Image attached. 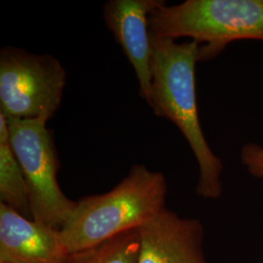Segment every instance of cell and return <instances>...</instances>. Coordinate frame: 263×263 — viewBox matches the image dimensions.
<instances>
[{
    "label": "cell",
    "mask_w": 263,
    "mask_h": 263,
    "mask_svg": "<svg viewBox=\"0 0 263 263\" xmlns=\"http://www.w3.org/2000/svg\"><path fill=\"white\" fill-rule=\"evenodd\" d=\"M152 104L155 115L174 123L188 141L199 166L197 194L216 199L222 192L221 160L211 149L199 119L195 67L200 62L196 41L177 43L151 35Z\"/></svg>",
    "instance_id": "obj_1"
},
{
    "label": "cell",
    "mask_w": 263,
    "mask_h": 263,
    "mask_svg": "<svg viewBox=\"0 0 263 263\" xmlns=\"http://www.w3.org/2000/svg\"><path fill=\"white\" fill-rule=\"evenodd\" d=\"M66 72L51 55L7 46L0 52V112L49 121L61 105Z\"/></svg>",
    "instance_id": "obj_5"
},
{
    "label": "cell",
    "mask_w": 263,
    "mask_h": 263,
    "mask_svg": "<svg viewBox=\"0 0 263 263\" xmlns=\"http://www.w3.org/2000/svg\"><path fill=\"white\" fill-rule=\"evenodd\" d=\"M138 263H209L204 229L195 218H182L165 208L139 228Z\"/></svg>",
    "instance_id": "obj_7"
},
{
    "label": "cell",
    "mask_w": 263,
    "mask_h": 263,
    "mask_svg": "<svg viewBox=\"0 0 263 263\" xmlns=\"http://www.w3.org/2000/svg\"><path fill=\"white\" fill-rule=\"evenodd\" d=\"M0 263H7V262H0Z\"/></svg>",
    "instance_id": "obj_12"
},
{
    "label": "cell",
    "mask_w": 263,
    "mask_h": 263,
    "mask_svg": "<svg viewBox=\"0 0 263 263\" xmlns=\"http://www.w3.org/2000/svg\"><path fill=\"white\" fill-rule=\"evenodd\" d=\"M151 35L192 38L200 45V62L218 56L229 43L263 41V0H186L166 2L148 18Z\"/></svg>",
    "instance_id": "obj_3"
},
{
    "label": "cell",
    "mask_w": 263,
    "mask_h": 263,
    "mask_svg": "<svg viewBox=\"0 0 263 263\" xmlns=\"http://www.w3.org/2000/svg\"><path fill=\"white\" fill-rule=\"evenodd\" d=\"M162 0H110L104 6V22L135 69L142 99L151 107V36L148 18Z\"/></svg>",
    "instance_id": "obj_6"
},
{
    "label": "cell",
    "mask_w": 263,
    "mask_h": 263,
    "mask_svg": "<svg viewBox=\"0 0 263 263\" xmlns=\"http://www.w3.org/2000/svg\"><path fill=\"white\" fill-rule=\"evenodd\" d=\"M240 157L248 172L255 178H263V147L257 143H246Z\"/></svg>",
    "instance_id": "obj_11"
},
{
    "label": "cell",
    "mask_w": 263,
    "mask_h": 263,
    "mask_svg": "<svg viewBox=\"0 0 263 263\" xmlns=\"http://www.w3.org/2000/svg\"><path fill=\"white\" fill-rule=\"evenodd\" d=\"M167 190L162 173L138 164L110 191L80 199L60 229L67 253L82 252L140 228L166 208Z\"/></svg>",
    "instance_id": "obj_2"
},
{
    "label": "cell",
    "mask_w": 263,
    "mask_h": 263,
    "mask_svg": "<svg viewBox=\"0 0 263 263\" xmlns=\"http://www.w3.org/2000/svg\"><path fill=\"white\" fill-rule=\"evenodd\" d=\"M0 203L32 219L28 186L11 147L6 116L0 112Z\"/></svg>",
    "instance_id": "obj_9"
},
{
    "label": "cell",
    "mask_w": 263,
    "mask_h": 263,
    "mask_svg": "<svg viewBox=\"0 0 263 263\" xmlns=\"http://www.w3.org/2000/svg\"><path fill=\"white\" fill-rule=\"evenodd\" d=\"M60 229L0 203V262L67 263Z\"/></svg>",
    "instance_id": "obj_8"
},
{
    "label": "cell",
    "mask_w": 263,
    "mask_h": 263,
    "mask_svg": "<svg viewBox=\"0 0 263 263\" xmlns=\"http://www.w3.org/2000/svg\"><path fill=\"white\" fill-rule=\"evenodd\" d=\"M139 228L115 236L102 244L70 254L67 263H138Z\"/></svg>",
    "instance_id": "obj_10"
},
{
    "label": "cell",
    "mask_w": 263,
    "mask_h": 263,
    "mask_svg": "<svg viewBox=\"0 0 263 263\" xmlns=\"http://www.w3.org/2000/svg\"><path fill=\"white\" fill-rule=\"evenodd\" d=\"M7 121L11 147L28 186L32 219L61 229L77 201L66 197L59 185L60 161L53 132L43 119L7 118Z\"/></svg>",
    "instance_id": "obj_4"
}]
</instances>
